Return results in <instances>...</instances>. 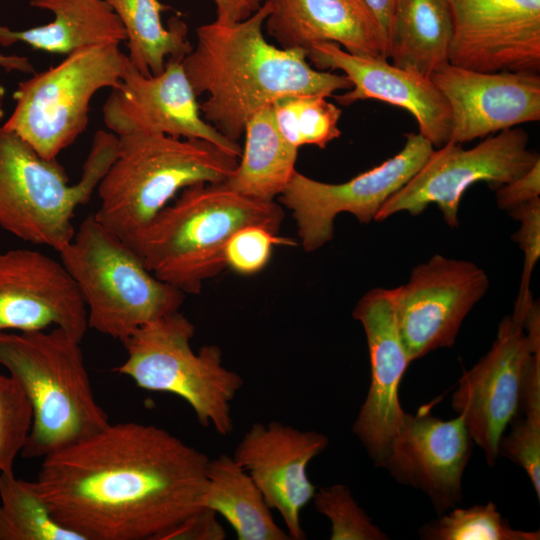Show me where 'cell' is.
Masks as SVG:
<instances>
[{
	"instance_id": "484cf974",
	"label": "cell",
	"mask_w": 540,
	"mask_h": 540,
	"mask_svg": "<svg viewBox=\"0 0 540 540\" xmlns=\"http://www.w3.org/2000/svg\"><path fill=\"white\" fill-rule=\"evenodd\" d=\"M202 507L223 516L238 540H291L247 471L225 453L209 459Z\"/></svg>"
},
{
	"instance_id": "8992f818",
	"label": "cell",
	"mask_w": 540,
	"mask_h": 540,
	"mask_svg": "<svg viewBox=\"0 0 540 540\" xmlns=\"http://www.w3.org/2000/svg\"><path fill=\"white\" fill-rule=\"evenodd\" d=\"M118 136L98 130L75 184L61 164L41 157L0 125V227L16 238L59 252L74 237L76 209L88 203L114 161Z\"/></svg>"
},
{
	"instance_id": "d4e9b609",
	"label": "cell",
	"mask_w": 540,
	"mask_h": 540,
	"mask_svg": "<svg viewBox=\"0 0 540 540\" xmlns=\"http://www.w3.org/2000/svg\"><path fill=\"white\" fill-rule=\"evenodd\" d=\"M245 145L238 165L224 183L251 198L272 201L284 191L294 173L298 149L280 133L272 105L246 122Z\"/></svg>"
},
{
	"instance_id": "ba28073f",
	"label": "cell",
	"mask_w": 540,
	"mask_h": 540,
	"mask_svg": "<svg viewBox=\"0 0 540 540\" xmlns=\"http://www.w3.org/2000/svg\"><path fill=\"white\" fill-rule=\"evenodd\" d=\"M194 333V324L179 311L151 321L123 343L127 358L113 371L142 389L179 396L201 426L228 436L234 430L231 403L244 381L224 366L217 345H204L195 352Z\"/></svg>"
},
{
	"instance_id": "cb8c5ba5",
	"label": "cell",
	"mask_w": 540,
	"mask_h": 540,
	"mask_svg": "<svg viewBox=\"0 0 540 540\" xmlns=\"http://www.w3.org/2000/svg\"><path fill=\"white\" fill-rule=\"evenodd\" d=\"M453 35L447 0H396L387 38V59L425 77L449 63Z\"/></svg>"
},
{
	"instance_id": "4316f807",
	"label": "cell",
	"mask_w": 540,
	"mask_h": 540,
	"mask_svg": "<svg viewBox=\"0 0 540 540\" xmlns=\"http://www.w3.org/2000/svg\"><path fill=\"white\" fill-rule=\"evenodd\" d=\"M124 26L130 63L143 75H159L166 59H184L193 47L187 39V24L173 16L167 28L161 12L169 9L159 0H104Z\"/></svg>"
},
{
	"instance_id": "4dcf8cb0",
	"label": "cell",
	"mask_w": 540,
	"mask_h": 540,
	"mask_svg": "<svg viewBox=\"0 0 540 540\" xmlns=\"http://www.w3.org/2000/svg\"><path fill=\"white\" fill-rule=\"evenodd\" d=\"M316 510L331 522V540H383L388 537L354 500L343 484L321 488L315 492Z\"/></svg>"
},
{
	"instance_id": "8d00e7d4",
	"label": "cell",
	"mask_w": 540,
	"mask_h": 540,
	"mask_svg": "<svg viewBox=\"0 0 540 540\" xmlns=\"http://www.w3.org/2000/svg\"><path fill=\"white\" fill-rule=\"evenodd\" d=\"M216 4L217 18L222 24H233L249 17L253 12L245 0H213Z\"/></svg>"
},
{
	"instance_id": "5b68a950",
	"label": "cell",
	"mask_w": 540,
	"mask_h": 540,
	"mask_svg": "<svg viewBox=\"0 0 540 540\" xmlns=\"http://www.w3.org/2000/svg\"><path fill=\"white\" fill-rule=\"evenodd\" d=\"M80 343L57 327L0 332V366L18 381L32 408L25 458H43L110 423L95 398Z\"/></svg>"
},
{
	"instance_id": "7c38bea8",
	"label": "cell",
	"mask_w": 540,
	"mask_h": 540,
	"mask_svg": "<svg viewBox=\"0 0 540 540\" xmlns=\"http://www.w3.org/2000/svg\"><path fill=\"white\" fill-rule=\"evenodd\" d=\"M405 137L399 153L343 183L317 181L296 170L279 198L296 221L305 251H316L332 240L334 221L341 213L371 223L382 205L417 173L434 147L419 133Z\"/></svg>"
},
{
	"instance_id": "d6a6232c",
	"label": "cell",
	"mask_w": 540,
	"mask_h": 540,
	"mask_svg": "<svg viewBox=\"0 0 540 540\" xmlns=\"http://www.w3.org/2000/svg\"><path fill=\"white\" fill-rule=\"evenodd\" d=\"M295 246L291 238L280 236L260 225H248L235 232L226 244V267L241 275H253L269 263L275 246Z\"/></svg>"
},
{
	"instance_id": "836d02e7",
	"label": "cell",
	"mask_w": 540,
	"mask_h": 540,
	"mask_svg": "<svg viewBox=\"0 0 540 540\" xmlns=\"http://www.w3.org/2000/svg\"><path fill=\"white\" fill-rule=\"evenodd\" d=\"M520 227L512 236L524 254L523 271L513 313L523 317L533 301L530 291L531 275L540 257V198L530 200L508 212Z\"/></svg>"
},
{
	"instance_id": "f546056e",
	"label": "cell",
	"mask_w": 540,
	"mask_h": 540,
	"mask_svg": "<svg viewBox=\"0 0 540 540\" xmlns=\"http://www.w3.org/2000/svg\"><path fill=\"white\" fill-rule=\"evenodd\" d=\"M429 540H539V531L514 529L489 501L485 505L456 508L421 529Z\"/></svg>"
},
{
	"instance_id": "e575fe53",
	"label": "cell",
	"mask_w": 540,
	"mask_h": 540,
	"mask_svg": "<svg viewBox=\"0 0 540 540\" xmlns=\"http://www.w3.org/2000/svg\"><path fill=\"white\" fill-rule=\"evenodd\" d=\"M540 195V160L528 171L496 189L498 208L511 211Z\"/></svg>"
},
{
	"instance_id": "74e56055",
	"label": "cell",
	"mask_w": 540,
	"mask_h": 540,
	"mask_svg": "<svg viewBox=\"0 0 540 540\" xmlns=\"http://www.w3.org/2000/svg\"><path fill=\"white\" fill-rule=\"evenodd\" d=\"M388 38L391 18L396 0H362Z\"/></svg>"
},
{
	"instance_id": "5bb4252c",
	"label": "cell",
	"mask_w": 540,
	"mask_h": 540,
	"mask_svg": "<svg viewBox=\"0 0 540 540\" xmlns=\"http://www.w3.org/2000/svg\"><path fill=\"white\" fill-rule=\"evenodd\" d=\"M182 60L168 58L163 72L150 76L141 74L129 61L103 105L106 127L117 136L156 133L202 139L239 159V144L227 139L202 117Z\"/></svg>"
},
{
	"instance_id": "8fae6325",
	"label": "cell",
	"mask_w": 540,
	"mask_h": 540,
	"mask_svg": "<svg viewBox=\"0 0 540 540\" xmlns=\"http://www.w3.org/2000/svg\"><path fill=\"white\" fill-rule=\"evenodd\" d=\"M540 351V309L529 305L524 319L505 316L491 349L458 381L453 409L493 466L502 435L517 412L529 362Z\"/></svg>"
},
{
	"instance_id": "83f0119b",
	"label": "cell",
	"mask_w": 540,
	"mask_h": 540,
	"mask_svg": "<svg viewBox=\"0 0 540 540\" xmlns=\"http://www.w3.org/2000/svg\"><path fill=\"white\" fill-rule=\"evenodd\" d=\"M0 540H83L51 514L34 481L0 473Z\"/></svg>"
},
{
	"instance_id": "1f68e13d",
	"label": "cell",
	"mask_w": 540,
	"mask_h": 540,
	"mask_svg": "<svg viewBox=\"0 0 540 540\" xmlns=\"http://www.w3.org/2000/svg\"><path fill=\"white\" fill-rule=\"evenodd\" d=\"M32 424L31 404L18 381L0 374V473L13 471Z\"/></svg>"
},
{
	"instance_id": "d590c367",
	"label": "cell",
	"mask_w": 540,
	"mask_h": 540,
	"mask_svg": "<svg viewBox=\"0 0 540 540\" xmlns=\"http://www.w3.org/2000/svg\"><path fill=\"white\" fill-rule=\"evenodd\" d=\"M225 530L217 520V513L202 507L179 526L165 540H224Z\"/></svg>"
},
{
	"instance_id": "9a60e30c",
	"label": "cell",
	"mask_w": 540,
	"mask_h": 540,
	"mask_svg": "<svg viewBox=\"0 0 540 540\" xmlns=\"http://www.w3.org/2000/svg\"><path fill=\"white\" fill-rule=\"evenodd\" d=\"M448 62L479 72H540V0H447Z\"/></svg>"
},
{
	"instance_id": "30bf717a",
	"label": "cell",
	"mask_w": 540,
	"mask_h": 540,
	"mask_svg": "<svg viewBox=\"0 0 540 540\" xmlns=\"http://www.w3.org/2000/svg\"><path fill=\"white\" fill-rule=\"evenodd\" d=\"M528 144L529 136L521 128L502 130L470 149L449 141L432 150L417 173L382 205L374 221L399 212L418 216L434 203L447 225L457 227L459 204L470 186L485 182L497 189L540 160Z\"/></svg>"
},
{
	"instance_id": "277c9868",
	"label": "cell",
	"mask_w": 540,
	"mask_h": 540,
	"mask_svg": "<svg viewBox=\"0 0 540 540\" xmlns=\"http://www.w3.org/2000/svg\"><path fill=\"white\" fill-rule=\"evenodd\" d=\"M238 161L202 139L118 136L116 157L96 189L100 205L94 217L133 249L180 190L225 182Z\"/></svg>"
},
{
	"instance_id": "f1b7e54d",
	"label": "cell",
	"mask_w": 540,
	"mask_h": 540,
	"mask_svg": "<svg viewBox=\"0 0 540 540\" xmlns=\"http://www.w3.org/2000/svg\"><path fill=\"white\" fill-rule=\"evenodd\" d=\"M320 95H294L272 104L276 125L285 140L296 147L315 145L325 149L341 135L342 111Z\"/></svg>"
},
{
	"instance_id": "ab89813d",
	"label": "cell",
	"mask_w": 540,
	"mask_h": 540,
	"mask_svg": "<svg viewBox=\"0 0 540 540\" xmlns=\"http://www.w3.org/2000/svg\"><path fill=\"white\" fill-rule=\"evenodd\" d=\"M252 12L256 11L260 6L263 0H245Z\"/></svg>"
},
{
	"instance_id": "f35d334b",
	"label": "cell",
	"mask_w": 540,
	"mask_h": 540,
	"mask_svg": "<svg viewBox=\"0 0 540 540\" xmlns=\"http://www.w3.org/2000/svg\"><path fill=\"white\" fill-rule=\"evenodd\" d=\"M0 67L7 71H19L23 73H35V69L29 59L18 55H5L0 53Z\"/></svg>"
},
{
	"instance_id": "9c48e42d",
	"label": "cell",
	"mask_w": 540,
	"mask_h": 540,
	"mask_svg": "<svg viewBox=\"0 0 540 540\" xmlns=\"http://www.w3.org/2000/svg\"><path fill=\"white\" fill-rule=\"evenodd\" d=\"M129 59L119 43L77 49L56 66L18 84L15 107L3 127L27 142L41 157L54 160L88 124L89 105L103 88L114 87Z\"/></svg>"
},
{
	"instance_id": "603a6c76",
	"label": "cell",
	"mask_w": 540,
	"mask_h": 540,
	"mask_svg": "<svg viewBox=\"0 0 540 540\" xmlns=\"http://www.w3.org/2000/svg\"><path fill=\"white\" fill-rule=\"evenodd\" d=\"M30 5L52 12L54 19L19 31L0 25V45L22 42L48 53L68 55L86 46L120 44L127 39L120 19L104 0H31Z\"/></svg>"
},
{
	"instance_id": "d6986e66",
	"label": "cell",
	"mask_w": 540,
	"mask_h": 540,
	"mask_svg": "<svg viewBox=\"0 0 540 540\" xmlns=\"http://www.w3.org/2000/svg\"><path fill=\"white\" fill-rule=\"evenodd\" d=\"M473 443L460 415L442 420L426 408L416 414L404 412L379 466L400 483L424 492L443 513L462 497V476Z\"/></svg>"
},
{
	"instance_id": "7a4b0ae2",
	"label": "cell",
	"mask_w": 540,
	"mask_h": 540,
	"mask_svg": "<svg viewBox=\"0 0 540 540\" xmlns=\"http://www.w3.org/2000/svg\"><path fill=\"white\" fill-rule=\"evenodd\" d=\"M271 12L266 0L249 17L233 24L214 21L197 28L195 48L182 65L197 96L202 117L236 142L247 120L258 110L294 95L329 97L352 88L343 74L312 68L306 51L278 48L262 32Z\"/></svg>"
},
{
	"instance_id": "44dd1931",
	"label": "cell",
	"mask_w": 540,
	"mask_h": 540,
	"mask_svg": "<svg viewBox=\"0 0 540 540\" xmlns=\"http://www.w3.org/2000/svg\"><path fill=\"white\" fill-rule=\"evenodd\" d=\"M319 70L339 69L351 81L350 91L334 98L341 105L374 99L407 110L417 121L419 134L433 147L450 140V106L430 77L399 68L385 58L351 54L333 42L312 45L306 52Z\"/></svg>"
},
{
	"instance_id": "ffe728a7",
	"label": "cell",
	"mask_w": 540,
	"mask_h": 540,
	"mask_svg": "<svg viewBox=\"0 0 540 540\" xmlns=\"http://www.w3.org/2000/svg\"><path fill=\"white\" fill-rule=\"evenodd\" d=\"M430 79L450 106L449 141L454 143H467L540 120V75L537 73H488L447 63L434 71Z\"/></svg>"
},
{
	"instance_id": "7402d4cb",
	"label": "cell",
	"mask_w": 540,
	"mask_h": 540,
	"mask_svg": "<svg viewBox=\"0 0 540 540\" xmlns=\"http://www.w3.org/2000/svg\"><path fill=\"white\" fill-rule=\"evenodd\" d=\"M267 32L281 48L333 42L355 55L387 59V40L362 0H269Z\"/></svg>"
},
{
	"instance_id": "6da1fadb",
	"label": "cell",
	"mask_w": 540,
	"mask_h": 540,
	"mask_svg": "<svg viewBox=\"0 0 540 540\" xmlns=\"http://www.w3.org/2000/svg\"><path fill=\"white\" fill-rule=\"evenodd\" d=\"M209 459L161 427L109 423L43 457L34 482L83 540H165L202 508Z\"/></svg>"
},
{
	"instance_id": "e0dca14e",
	"label": "cell",
	"mask_w": 540,
	"mask_h": 540,
	"mask_svg": "<svg viewBox=\"0 0 540 540\" xmlns=\"http://www.w3.org/2000/svg\"><path fill=\"white\" fill-rule=\"evenodd\" d=\"M326 435L279 421L255 422L235 448L233 458L250 475L271 509L280 513L291 540H304L300 514L316 487L309 463L328 446Z\"/></svg>"
},
{
	"instance_id": "52a82bcc",
	"label": "cell",
	"mask_w": 540,
	"mask_h": 540,
	"mask_svg": "<svg viewBox=\"0 0 540 540\" xmlns=\"http://www.w3.org/2000/svg\"><path fill=\"white\" fill-rule=\"evenodd\" d=\"M58 253L86 305L88 327L122 343L145 324L179 311L184 302L182 291L156 278L94 215Z\"/></svg>"
},
{
	"instance_id": "ac0fdd59",
	"label": "cell",
	"mask_w": 540,
	"mask_h": 540,
	"mask_svg": "<svg viewBox=\"0 0 540 540\" xmlns=\"http://www.w3.org/2000/svg\"><path fill=\"white\" fill-rule=\"evenodd\" d=\"M395 295V288H373L352 311L364 329L371 367L368 393L352 430L377 466L385 458L404 414L398 392L411 362L398 330Z\"/></svg>"
},
{
	"instance_id": "2e32d148",
	"label": "cell",
	"mask_w": 540,
	"mask_h": 540,
	"mask_svg": "<svg viewBox=\"0 0 540 540\" xmlns=\"http://www.w3.org/2000/svg\"><path fill=\"white\" fill-rule=\"evenodd\" d=\"M61 328L82 341L87 309L63 264L33 249L0 252V332Z\"/></svg>"
},
{
	"instance_id": "3957f363",
	"label": "cell",
	"mask_w": 540,
	"mask_h": 540,
	"mask_svg": "<svg viewBox=\"0 0 540 540\" xmlns=\"http://www.w3.org/2000/svg\"><path fill=\"white\" fill-rule=\"evenodd\" d=\"M283 218L274 200L248 197L224 182L198 183L156 216L133 250L156 278L196 295L226 267L225 247L235 232L260 225L278 233Z\"/></svg>"
},
{
	"instance_id": "4fadbf2b",
	"label": "cell",
	"mask_w": 540,
	"mask_h": 540,
	"mask_svg": "<svg viewBox=\"0 0 540 540\" xmlns=\"http://www.w3.org/2000/svg\"><path fill=\"white\" fill-rule=\"evenodd\" d=\"M489 284L475 263L441 254L413 268L407 283L395 288L396 320L409 359L451 347Z\"/></svg>"
}]
</instances>
